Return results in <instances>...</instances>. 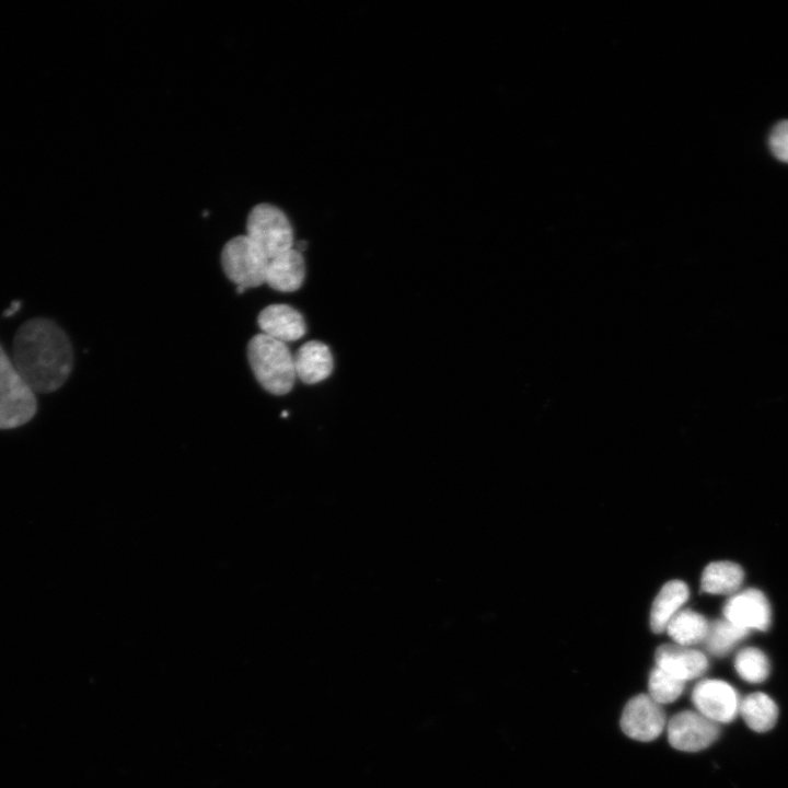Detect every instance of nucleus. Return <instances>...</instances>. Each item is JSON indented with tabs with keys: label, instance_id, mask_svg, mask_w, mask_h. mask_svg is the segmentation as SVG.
Returning a JSON list of instances; mask_svg holds the SVG:
<instances>
[{
	"label": "nucleus",
	"instance_id": "obj_9",
	"mask_svg": "<svg viewBox=\"0 0 788 788\" xmlns=\"http://www.w3.org/2000/svg\"><path fill=\"white\" fill-rule=\"evenodd\" d=\"M725 619L748 631L766 630L770 624V607L765 595L755 589L734 593L725 604Z\"/></svg>",
	"mask_w": 788,
	"mask_h": 788
},
{
	"label": "nucleus",
	"instance_id": "obj_5",
	"mask_svg": "<svg viewBox=\"0 0 788 788\" xmlns=\"http://www.w3.org/2000/svg\"><path fill=\"white\" fill-rule=\"evenodd\" d=\"M246 235L270 259L293 246V230L288 217L278 207L262 202L254 206L246 219Z\"/></svg>",
	"mask_w": 788,
	"mask_h": 788
},
{
	"label": "nucleus",
	"instance_id": "obj_2",
	"mask_svg": "<svg viewBox=\"0 0 788 788\" xmlns=\"http://www.w3.org/2000/svg\"><path fill=\"white\" fill-rule=\"evenodd\" d=\"M247 359L257 382L274 395H285L296 381L293 356L287 345L263 333L247 344Z\"/></svg>",
	"mask_w": 788,
	"mask_h": 788
},
{
	"label": "nucleus",
	"instance_id": "obj_10",
	"mask_svg": "<svg viewBox=\"0 0 788 788\" xmlns=\"http://www.w3.org/2000/svg\"><path fill=\"white\" fill-rule=\"evenodd\" d=\"M656 667L686 682L704 674L708 668L706 656L680 645H662L656 651Z\"/></svg>",
	"mask_w": 788,
	"mask_h": 788
},
{
	"label": "nucleus",
	"instance_id": "obj_14",
	"mask_svg": "<svg viewBox=\"0 0 788 788\" xmlns=\"http://www.w3.org/2000/svg\"><path fill=\"white\" fill-rule=\"evenodd\" d=\"M688 598L687 586L680 580L665 583L656 596L650 614V626L654 633L667 629L670 619L680 611Z\"/></svg>",
	"mask_w": 788,
	"mask_h": 788
},
{
	"label": "nucleus",
	"instance_id": "obj_6",
	"mask_svg": "<svg viewBox=\"0 0 788 788\" xmlns=\"http://www.w3.org/2000/svg\"><path fill=\"white\" fill-rule=\"evenodd\" d=\"M719 733V725L697 710L681 711L668 723L670 744L684 752H697L708 748L718 739Z\"/></svg>",
	"mask_w": 788,
	"mask_h": 788
},
{
	"label": "nucleus",
	"instance_id": "obj_21",
	"mask_svg": "<svg viewBox=\"0 0 788 788\" xmlns=\"http://www.w3.org/2000/svg\"><path fill=\"white\" fill-rule=\"evenodd\" d=\"M769 146L777 159L788 162V120L780 121L774 127Z\"/></svg>",
	"mask_w": 788,
	"mask_h": 788
},
{
	"label": "nucleus",
	"instance_id": "obj_15",
	"mask_svg": "<svg viewBox=\"0 0 788 788\" xmlns=\"http://www.w3.org/2000/svg\"><path fill=\"white\" fill-rule=\"evenodd\" d=\"M739 712L752 730L766 732L778 718V707L774 699L763 692L752 693L740 702Z\"/></svg>",
	"mask_w": 788,
	"mask_h": 788
},
{
	"label": "nucleus",
	"instance_id": "obj_22",
	"mask_svg": "<svg viewBox=\"0 0 788 788\" xmlns=\"http://www.w3.org/2000/svg\"><path fill=\"white\" fill-rule=\"evenodd\" d=\"M305 248H306V242H305V241H300V242H298L297 247H296V250H297L298 252L302 253Z\"/></svg>",
	"mask_w": 788,
	"mask_h": 788
},
{
	"label": "nucleus",
	"instance_id": "obj_8",
	"mask_svg": "<svg viewBox=\"0 0 788 788\" xmlns=\"http://www.w3.org/2000/svg\"><path fill=\"white\" fill-rule=\"evenodd\" d=\"M621 727L634 740L648 742L657 739L665 727L662 705L648 694L633 697L623 710Z\"/></svg>",
	"mask_w": 788,
	"mask_h": 788
},
{
	"label": "nucleus",
	"instance_id": "obj_17",
	"mask_svg": "<svg viewBox=\"0 0 788 788\" xmlns=\"http://www.w3.org/2000/svg\"><path fill=\"white\" fill-rule=\"evenodd\" d=\"M742 568L731 561L709 564L702 576V590L710 594H731L743 582Z\"/></svg>",
	"mask_w": 788,
	"mask_h": 788
},
{
	"label": "nucleus",
	"instance_id": "obj_3",
	"mask_svg": "<svg viewBox=\"0 0 788 788\" xmlns=\"http://www.w3.org/2000/svg\"><path fill=\"white\" fill-rule=\"evenodd\" d=\"M36 410L35 393L22 380L0 346V429H12L28 422Z\"/></svg>",
	"mask_w": 788,
	"mask_h": 788
},
{
	"label": "nucleus",
	"instance_id": "obj_13",
	"mask_svg": "<svg viewBox=\"0 0 788 788\" xmlns=\"http://www.w3.org/2000/svg\"><path fill=\"white\" fill-rule=\"evenodd\" d=\"M296 375L305 384H315L328 378L334 362L329 348L322 341L303 344L293 356Z\"/></svg>",
	"mask_w": 788,
	"mask_h": 788
},
{
	"label": "nucleus",
	"instance_id": "obj_24",
	"mask_svg": "<svg viewBox=\"0 0 788 788\" xmlns=\"http://www.w3.org/2000/svg\"><path fill=\"white\" fill-rule=\"evenodd\" d=\"M13 313H14V311L12 309H8L3 312V315L9 316V315H12Z\"/></svg>",
	"mask_w": 788,
	"mask_h": 788
},
{
	"label": "nucleus",
	"instance_id": "obj_7",
	"mask_svg": "<svg viewBox=\"0 0 788 788\" xmlns=\"http://www.w3.org/2000/svg\"><path fill=\"white\" fill-rule=\"evenodd\" d=\"M692 700L699 714L716 723L732 721L739 714L737 690L721 680H703L693 690Z\"/></svg>",
	"mask_w": 788,
	"mask_h": 788
},
{
	"label": "nucleus",
	"instance_id": "obj_16",
	"mask_svg": "<svg viewBox=\"0 0 788 788\" xmlns=\"http://www.w3.org/2000/svg\"><path fill=\"white\" fill-rule=\"evenodd\" d=\"M676 645L690 647L705 641L709 624L706 618L692 610H680L669 622L667 629Z\"/></svg>",
	"mask_w": 788,
	"mask_h": 788
},
{
	"label": "nucleus",
	"instance_id": "obj_12",
	"mask_svg": "<svg viewBox=\"0 0 788 788\" xmlns=\"http://www.w3.org/2000/svg\"><path fill=\"white\" fill-rule=\"evenodd\" d=\"M305 277V263L302 253L296 248L288 250L269 259L265 282L281 292L298 290Z\"/></svg>",
	"mask_w": 788,
	"mask_h": 788
},
{
	"label": "nucleus",
	"instance_id": "obj_1",
	"mask_svg": "<svg viewBox=\"0 0 788 788\" xmlns=\"http://www.w3.org/2000/svg\"><path fill=\"white\" fill-rule=\"evenodd\" d=\"M13 364L34 393L61 387L73 367V350L66 332L53 320L35 317L16 331L12 345Z\"/></svg>",
	"mask_w": 788,
	"mask_h": 788
},
{
	"label": "nucleus",
	"instance_id": "obj_18",
	"mask_svg": "<svg viewBox=\"0 0 788 788\" xmlns=\"http://www.w3.org/2000/svg\"><path fill=\"white\" fill-rule=\"evenodd\" d=\"M734 668L739 676L748 683H762L769 674V660L766 654L754 647L742 649L734 659Z\"/></svg>",
	"mask_w": 788,
	"mask_h": 788
},
{
	"label": "nucleus",
	"instance_id": "obj_4",
	"mask_svg": "<svg viewBox=\"0 0 788 788\" xmlns=\"http://www.w3.org/2000/svg\"><path fill=\"white\" fill-rule=\"evenodd\" d=\"M269 258L246 234L229 240L221 252V265L225 276L244 289L265 282Z\"/></svg>",
	"mask_w": 788,
	"mask_h": 788
},
{
	"label": "nucleus",
	"instance_id": "obj_23",
	"mask_svg": "<svg viewBox=\"0 0 788 788\" xmlns=\"http://www.w3.org/2000/svg\"><path fill=\"white\" fill-rule=\"evenodd\" d=\"M20 305H21L20 301H12V302H11V306H12V310H13L14 312H16V311L20 309Z\"/></svg>",
	"mask_w": 788,
	"mask_h": 788
},
{
	"label": "nucleus",
	"instance_id": "obj_19",
	"mask_svg": "<svg viewBox=\"0 0 788 788\" xmlns=\"http://www.w3.org/2000/svg\"><path fill=\"white\" fill-rule=\"evenodd\" d=\"M748 634V630L738 627L727 619L716 621L709 625L705 642L711 653L716 656H723Z\"/></svg>",
	"mask_w": 788,
	"mask_h": 788
},
{
	"label": "nucleus",
	"instance_id": "obj_11",
	"mask_svg": "<svg viewBox=\"0 0 788 788\" xmlns=\"http://www.w3.org/2000/svg\"><path fill=\"white\" fill-rule=\"evenodd\" d=\"M263 334L282 343L294 341L305 334V322L299 311L288 304H271L257 317Z\"/></svg>",
	"mask_w": 788,
	"mask_h": 788
},
{
	"label": "nucleus",
	"instance_id": "obj_20",
	"mask_svg": "<svg viewBox=\"0 0 788 788\" xmlns=\"http://www.w3.org/2000/svg\"><path fill=\"white\" fill-rule=\"evenodd\" d=\"M685 682L656 667L649 676V696L660 705L669 704L680 697Z\"/></svg>",
	"mask_w": 788,
	"mask_h": 788
}]
</instances>
